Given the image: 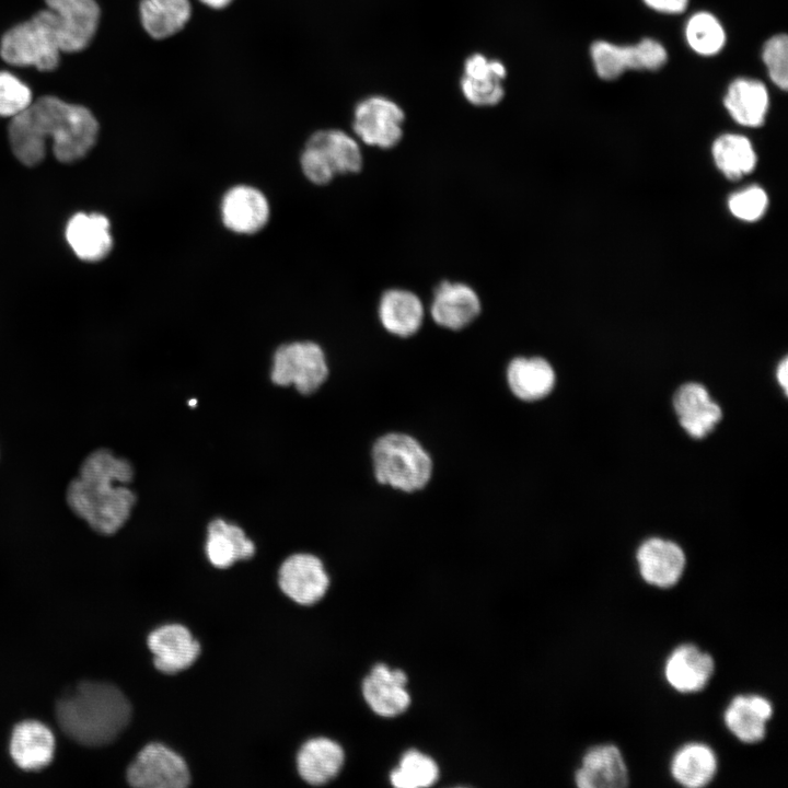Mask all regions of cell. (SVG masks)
Here are the masks:
<instances>
[{"label":"cell","instance_id":"6da1fadb","mask_svg":"<svg viewBox=\"0 0 788 788\" xmlns=\"http://www.w3.org/2000/svg\"><path fill=\"white\" fill-rule=\"evenodd\" d=\"M99 123L84 106L67 103L56 96L37 99L11 118L9 141L16 159L27 166L39 164L46 155V142L60 162L70 163L85 157L96 142Z\"/></svg>","mask_w":788,"mask_h":788},{"label":"cell","instance_id":"7a4b0ae2","mask_svg":"<svg viewBox=\"0 0 788 788\" xmlns=\"http://www.w3.org/2000/svg\"><path fill=\"white\" fill-rule=\"evenodd\" d=\"M134 476L129 461L108 449L91 452L66 494L70 509L95 532L114 534L130 517L136 495L125 485Z\"/></svg>","mask_w":788,"mask_h":788},{"label":"cell","instance_id":"3957f363","mask_svg":"<svg viewBox=\"0 0 788 788\" xmlns=\"http://www.w3.org/2000/svg\"><path fill=\"white\" fill-rule=\"evenodd\" d=\"M56 717L59 727L73 741L102 746L112 743L128 726L131 705L115 685L84 681L59 698Z\"/></svg>","mask_w":788,"mask_h":788},{"label":"cell","instance_id":"277c9868","mask_svg":"<svg viewBox=\"0 0 788 788\" xmlns=\"http://www.w3.org/2000/svg\"><path fill=\"white\" fill-rule=\"evenodd\" d=\"M372 460L376 480L403 491L421 489L431 476L429 454L417 440L404 433L392 432L379 438Z\"/></svg>","mask_w":788,"mask_h":788},{"label":"cell","instance_id":"5b68a950","mask_svg":"<svg viewBox=\"0 0 788 788\" xmlns=\"http://www.w3.org/2000/svg\"><path fill=\"white\" fill-rule=\"evenodd\" d=\"M60 45L56 19L49 9L38 11L31 20L5 32L0 55L9 65L35 67L40 71L55 70L60 61Z\"/></svg>","mask_w":788,"mask_h":788},{"label":"cell","instance_id":"8992f818","mask_svg":"<svg viewBox=\"0 0 788 788\" xmlns=\"http://www.w3.org/2000/svg\"><path fill=\"white\" fill-rule=\"evenodd\" d=\"M363 163L359 143L340 129L313 132L300 157L304 176L314 184L326 185L337 174L358 173Z\"/></svg>","mask_w":788,"mask_h":788},{"label":"cell","instance_id":"52a82bcc","mask_svg":"<svg viewBox=\"0 0 788 788\" xmlns=\"http://www.w3.org/2000/svg\"><path fill=\"white\" fill-rule=\"evenodd\" d=\"M327 375L324 351L313 341L285 344L274 355L271 380L278 385H294L300 393L311 394Z\"/></svg>","mask_w":788,"mask_h":788},{"label":"cell","instance_id":"ba28073f","mask_svg":"<svg viewBox=\"0 0 788 788\" xmlns=\"http://www.w3.org/2000/svg\"><path fill=\"white\" fill-rule=\"evenodd\" d=\"M127 780L138 788H184L190 775L181 755L161 743H150L128 767Z\"/></svg>","mask_w":788,"mask_h":788},{"label":"cell","instance_id":"9c48e42d","mask_svg":"<svg viewBox=\"0 0 788 788\" xmlns=\"http://www.w3.org/2000/svg\"><path fill=\"white\" fill-rule=\"evenodd\" d=\"M405 114L385 96H369L354 111L352 129L366 144L381 149L395 147L403 137Z\"/></svg>","mask_w":788,"mask_h":788},{"label":"cell","instance_id":"30bf717a","mask_svg":"<svg viewBox=\"0 0 788 788\" xmlns=\"http://www.w3.org/2000/svg\"><path fill=\"white\" fill-rule=\"evenodd\" d=\"M591 57L599 77L612 80L626 69H659L667 61V50L659 42L651 38H644L633 46L598 40L591 46Z\"/></svg>","mask_w":788,"mask_h":788},{"label":"cell","instance_id":"8fae6325","mask_svg":"<svg viewBox=\"0 0 788 788\" xmlns=\"http://www.w3.org/2000/svg\"><path fill=\"white\" fill-rule=\"evenodd\" d=\"M56 19L62 53L83 50L96 33L101 10L96 0H45Z\"/></svg>","mask_w":788,"mask_h":788},{"label":"cell","instance_id":"7c38bea8","mask_svg":"<svg viewBox=\"0 0 788 788\" xmlns=\"http://www.w3.org/2000/svg\"><path fill=\"white\" fill-rule=\"evenodd\" d=\"M278 581L282 592L301 605L320 601L329 584L322 561L305 553L293 554L282 563Z\"/></svg>","mask_w":788,"mask_h":788},{"label":"cell","instance_id":"4fadbf2b","mask_svg":"<svg viewBox=\"0 0 788 788\" xmlns=\"http://www.w3.org/2000/svg\"><path fill=\"white\" fill-rule=\"evenodd\" d=\"M221 220L224 227L237 234H255L263 230L270 217L265 194L251 185H235L221 199Z\"/></svg>","mask_w":788,"mask_h":788},{"label":"cell","instance_id":"5bb4252c","mask_svg":"<svg viewBox=\"0 0 788 788\" xmlns=\"http://www.w3.org/2000/svg\"><path fill=\"white\" fill-rule=\"evenodd\" d=\"M636 560L641 578L661 589L675 586L686 564L681 546L661 537H650L642 542L636 552Z\"/></svg>","mask_w":788,"mask_h":788},{"label":"cell","instance_id":"9a60e30c","mask_svg":"<svg viewBox=\"0 0 788 788\" xmlns=\"http://www.w3.org/2000/svg\"><path fill=\"white\" fill-rule=\"evenodd\" d=\"M154 667L166 674L189 668L200 653L199 642L181 624H167L154 629L148 637Z\"/></svg>","mask_w":788,"mask_h":788},{"label":"cell","instance_id":"2e32d148","mask_svg":"<svg viewBox=\"0 0 788 788\" xmlns=\"http://www.w3.org/2000/svg\"><path fill=\"white\" fill-rule=\"evenodd\" d=\"M673 407L681 427L695 439L708 436L722 417L720 406L700 383L681 385L674 393Z\"/></svg>","mask_w":788,"mask_h":788},{"label":"cell","instance_id":"e0dca14e","mask_svg":"<svg viewBox=\"0 0 788 788\" xmlns=\"http://www.w3.org/2000/svg\"><path fill=\"white\" fill-rule=\"evenodd\" d=\"M477 292L464 282L443 281L434 290L430 304L432 320L439 326L457 331L471 324L480 313Z\"/></svg>","mask_w":788,"mask_h":788},{"label":"cell","instance_id":"ac0fdd59","mask_svg":"<svg viewBox=\"0 0 788 788\" xmlns=\"http://www.w3.org/2000/svg\"><path fill=\"white\" fill-rule=\"evenodd\" d=\"M505 65L482 54L471 55L464 62L461 90L464 97L475 106L497 105L505 95Z\"/></svg>","mask_w":788,"mask_h":788},{"label":"cell","instance_id":"d6986e66","mask_svg":"<svg viewBox=\"0 0 788 788\" xmlns=\"http://www.w3.org/2000/svg\"><path fill=\"white\" fill-rule=\"evenodd\" d=\"M715 671L712 657L693 644H684L669 654L664 676L680 693H696L705 688Z\"/></svg>","mask_w":788,"mask_h":788},{"label":"cell","instance_id":"ffe728a7","mask_svg":"<svg viewBox=\"0 0 788 788\" xmlns=\"http://www.w3.org/2000/svg\"><path fill=\"white\" fill-rule=\"evenodd\" d=\"M579 788H623L628 786V770L619 749L600 744L589 749L575 773Z\"/></svg>","mask_w":788,"mask_h":788},{"label":"cell","instance_id":"44dd1931","mask_svg":"<svg viewBox=\"0 0 788 788\" xmlns=\"http://www.w3.org/2000/svg\"><path fill=\"white\" fill-rule=\"evenodd\" d=\"M407 676L402 670L376 664L363 680L362 694L370 708L382 717H394L407 709L410 697L405 685Z\"/></svg>","mask_w":788,"mask_h":788},{"label":"cell","instance_id":"7402d4cb","mask_svg":"<svg viewBox=\"0 0 788 788\" xmlns=\"http://www.w3.org/2000/svg\"><path fill=\"white\" fill-rule=\"evenodd\" d=\"M773 716L772 703L756 694L737 695L725 709L728 730L743 743H757L765 738L766 725Z\"/></svg>","mask_w":788,"mask_h":788},{"label":"cell","instance_id":"603a6c76","mask_svg":"<svg viewBox=\"0 0 788 788\" xmlns=\"http://www.w3.org/2000/svg\"><path fill=\"white\" fill-rule=\"evenodd\" d=\"M109 221L100 213H77L68 222L66 237L76 255L85 262L104 259L113 248Z\"/></svg>","mask_w":788,"mask_h":788},{"label":"cell","instance_id":"cb8c5ba5","mask_svg":"<svg viewBox=\"0 0 788 788\" xmlns=\"http://www.w3.org/2000/svg\"><path fill=\"white\" fill-rule=\"evenodd\" d=\"M55 752V738L50 729L39 721L27 720L15 726L10 741L14 763L25 770L47 766Z\"/></svg>","mask_w":788,"mask_h":788},{"label":"cell","instance_id":"d4e9b609","mask_svg":"<svg viewBox=\"0 0 788 788\" xmlns=\"http://www.w3.org/2000/svg\"><path fill=\"white\" fill-rule=\"evenodd\" d=\"M378 314L382 326L389 333L408 337L421 327L425 310L417 294L406 289L393 288L381 296Z\"/></svg>","mask_w":788,"mask_h":788},{"label":"cell","instance_id":"484cf974","mask_svg":"<svg viewBox=\"0 0 788 788\" xmlns=\"http://www.w3.org/2000/svg\"><path fill=\"white\" fill-rule=\"evenodd\" d=\"M343 748L328 738H314L306 741L297 755V766L301 778L310 785H323L340 772L344 764Z\"/></svg>","mask_w":788,"mask_h":788},{"label":"cell","instance_id":"4316f807","mask_svg":"<svg viewBox=\"0 0 788 788\" xmlns=\"http://www.w3.org/2000/svg\"><path fill=\"white\" fill-rule=\"evenodd\" d=\"M551 363L541 357H517L508 366L507 380L511 392L522 401H537L548 395L555 385Z\"/></svg>","mask_w":788,"mask_h":788},{"label":"cell","instance_id":"83f0119b","mask_svg":"<svg viewBox=\"0 0 788 788\" xmlns=\"http://www.w3.org/2000/svg\"><path fill=\"white\" fill-rule=\"evenodd\" d=\"M254 554V543L240 526L222 519L210 522L206 555L215 567L228 568L237 560L250 559Z\"/></svg>","mask_w":788,"mask_h":788},{"label":"cell","instance_id":"f1b7e54d","mask_svg":"<svg viewBox=\"0 0 788 788\" xmlns=\"http://www.w3.org/2000/svg\"><path fill=\"white\" fill-rule=\"evenodd\" d=\"M723 104L740 125L758 127L768 109V92L761 81L739 78L729 85Z\"/></svg>","mask_w":788,"mask_h":788},{"label":"cell","instance_id":"f546056e","mask_svg":"<svg viewBox=\"0 0 788 788\" xmlns=\"http://www.w3.org/2000/svg\"><path fill=\"white\" fill-rule=\"evenodd\" d=\"M718 769L714 750L705 743L692 742L681 746L670 764L672 777L680 785L700 788L708 785Z\"/></svg>","mask_w":788,"mask_h":788},{"label":"cell","instance_id":"4dcf8cb0","mask_svg":"<svg viewBox=\"0 0 788 788\" xmlns=\"http://www.w3.org/2000/svg\"><path fill=\"white\" fill-rule=\"evenodd\" d=\"M193 9L189 0H141L140 22L154 39H165L179 33L189 22Z\"/></svg>","mask_w":788,"mask_h":788},{"label":"cell","instance_id":"1f68e13d","mask_svg":"<svg viewBox=\"0 0 788 788\" xmlns=\"http://www.w3.org/2000/svg\"><path fill=\"white\" fill-rule=\"evenodd\" d=\"M711 153L716 166L730 179H739L751 173L756 164L753 146L742 135H721L715 140Z\"/></svg>","mask_w":788,"mask_h":788},{"label":"cell","instance_id":"d6a6232c","mask_svg":"<svg viewBox=\"0 0 788 788\" xmlns=\"http://www.w3.org/2000/svg\"><path fill=\"white\" fill-rule=\"evenodd\" d=\"M439 777L436 762L428 755L409 750L402 756L399 765L390 775L397 788H421L433 785Z\"/></svg>","mask_w":788,"mask_h":788},{"label":"cell","instance_id":"836d02e7","mask_svg":"<svg viewBox=\"0 0 788 788\" xmlns=\"http://www.w3.org/2000/svg\"><path fill=\"white\" fill-rule=\"evenodd\" d=\"M685 35L691 48L703 56L719 53L726 43V34L720 22L705 11L695 13L688 20Z\"/></svg>","mask_w":788,"mask_h":788},{"label":"cell","instance_id":"e575fe53","mask_svg":"<svg viewBox=\"0 0 788 788\" xmlns=\"http://www.w3.org/2000/svg\"><path fill=\"white\" fill-rule=\"evenodd\" d=\"M33 102L32 90L16 76L0 71V117H14Z\"/></svg>","mask_w":788,"mask_h":788},{"label":"cell","instance_id":"d590c367","mask_svg":"<svg viewBox=\"0 0 788 788\" xmlns=\"http://www.w3.org/2000/svg\"><path fill=\"white\" fill-rule=\"evenodd\" d=\"M763 60L772 81L781 90L788 88V38L780 34L769 38L763 47Z\"/></svg>","mask_w":788,"mask_h":788},{"label":"cell","instance_id":"8d00e7d4","mask_svg":"<svg viewBox=\"0 0 788 788\" xmlns=\"http://www.w3.org/2000/svg\"><path fill=\"white\" fill-rule=\"evenodd\" d=\"M768 198L764 189L751 186L733 194L728 200L730 212L738 219L755 221L765 212Z\"/></svg>","mask_w":788,"mask_h":788},{"label":"cell","instance_id":"74e56055","mask_svg":"<svg viewBox=\"0 0 788 788\" xmlns=\"http://www.w3.org/2000/svg\"><path fill=\"white\" fill-rule=\"evenodd\" d=\"M644 2L658 12L677 14L686 9L688 0H644Z\"/></svg>","mask_w":788,"mask_h":788},{"label":"cell","instance_id":"f35d334b","mask_svg":"<svg viewBox=\"0 0 788 788\" xmlns=\"http://www.w3.org/2000/svg\"><path fill=\"white\" fill-rule=\"evenodd\" d=\"M776 378L784 392L787 393L788 386V359L785 357L778 364Z\"/></svg>","mask_w":788,"mask_h":788},{"label":"cell","instance_id":"ab89813d","mask_svg":"<svg viewBox=\"0 0 788 788\" xmlns=\"http://www.w3.org/2000/svg\"><path fill=\"white\" fill-rule=\"evenodd\" d=\"M206 7L213 10H222L228 8L234 0H198Z\"/></svg>","mask_w":788,"mask_h":788}]
</instances>
